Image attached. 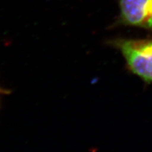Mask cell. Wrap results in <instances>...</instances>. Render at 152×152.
Segmentation results:
<instances>
[{"label": "cell", "instance_id": "1", "mask_svg": "<svg viewBox=\"0 0 152 152\" xmlns=\"http://www.w3.org/2000/svg\"><path fill=\"white\" fill-rule=\"evenodd\" d=\"M111 44L122 53L133 73L152 83V39H118Z\"/></svg>", "mask_w": 152, "mask_h": 152}, {"label": "cell", "instance_id": "2", "mask_svg": "<svg viewBox=\"0 0 152 152\" xmlns=\"http://www.w3.org/2000/svg\"><path fill=\"white\" fill-rule=\"evenodd\" d=\"M120 20L152 31V0H120Z\"/></svg>", "mask_w": 152, "mask_h": 152}, {"label": "cell", "instance_id": "3", "mask_svg": "<svg viewBox=\"0 0 152 152\" xmlns=\"http://www.w3.org/2000/svg\"><path fill=\"white\" fill-rule=\"evenodd\" d=\"M7 91L4 90V89L1 88V87H0V94H7Z\"/></svg>", "mask_w": 152, "mask_h": 152}]
</instances>
